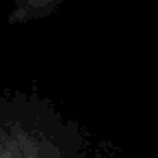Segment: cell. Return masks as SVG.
Listing matches in <instances>:
<instances>
[{
  "label": "cell",
  "mask_w": 158,
  "mask_h": 158,
  "mask_svg": "<svg viewBox=\"0 0 158 158\" xmlns=\"http://www.w3.org/2000/svg\"><path fill=\"white\" fill-rule=\"evenodd\" d=\"M63 0H13L9 13L11 24H31L48 18L61 7Z\"/></svg>",
  "instance_id": "7a4b0ae2"
},
{
  "label": "cell",
  "mask_w": 158,
  "mask_h": 158,
  "mask_svg": "<svg viewBox=\"0 0 158 158\" xmlns=\"http://www.w3.org/2000/svg\"><path fill=\"white\" fill-rule=\"evenodd\" d=\"M0 158H91L78 128L46 100H0Z\"/></svg>",
  "instance_id": "6da1fadb"
}]
</instances>
